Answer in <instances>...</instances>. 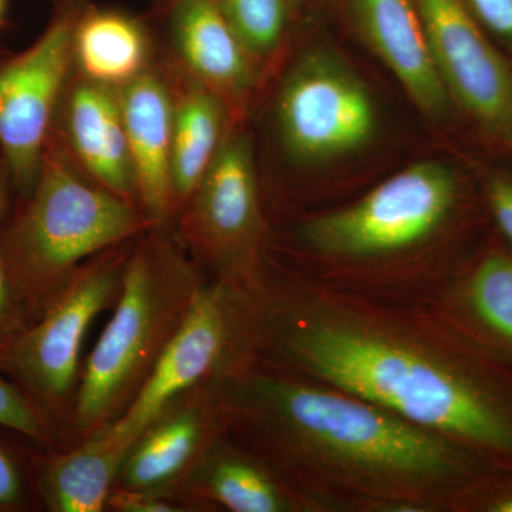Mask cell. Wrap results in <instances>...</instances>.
<instances>
[{
	"instance_id": "obj_1",
	"label": "cell",
	"mask_w": 512,
	"mask_h": 512,
	"mask_svg": "<svg viewBox=\"0 0 512 512\" xmlns=\"http://www.w3.org/2000/svg\"><path fill=\"white\" fill-rule=\"evenodd\" d=\"M237 353L376 404L512 476V363L429 306L264 265L242 292Z\"/></svg>"
},
{
	"instance_id": "obj_2",
	"label": "cell",
	"mask_w": 512,
	"mask_h": 512,
	"mask_svg": "<svg viewBox=\"0 0 512 512\" xmlns=\"http://www.w3.org/2000/svg\"><path fill=\"white\" fill-rule=\"evenodd\" d=\"M211 382L222 429L312 512H461L500 473L434 431L251 356L229 357Z\"/></svg>"
},
{
	"instance_id": "obj_3",
	"label": "cell",
	"mask_w": 512,
	"mask_h": 512,
	"mask_svg": "<svg viewBox=\"0 0 512 512\" xmlns=\"http://www.w3.org/2000/svg\"><path fill=\"white\" fill-rule=\"evenodd\" d=\"M490 222L456 168L420 161L350 204L306 217L293 232L302 275L399 305L429 306Z\"/></svg>"
},
{
	"instance_id": "obj_4",
	"label": "cell",
	"mask_w": 512,
	"mask_h": 512,
	"mask_svg": "<svg viewBox=\"0 0 512 512\" xmlns=\"http://www.w3.org/2000/svg\"><path fill=\"white\" fill-rule=\"evenodd\" d=\"M30 195L28 207L0 238V264L28 326L84 259L148 222L126 198L86 183L49 148Z\"/></svg>"
},
{
	"instance_id": "obj_5",
	"label": "cell",
	"mask_w": 512,
	"mask_h": 512,
	"mask_svg": "<svg viewBox=\"0 0 512 512\" xmlns=\"http://www.w3.org/2000/svg\"><path fill=\"white\" fill-rule=\"evenodd\" d=\"M201 284L170 251L144 247L127 262L119 298L84 367L74 427L84 437L126 410L187 315Z\"/></svg>"
},
{
	"instance_id": "obj_6",
	"label": "cell",
	"mask_w": 512,
	"mask_h": 512,
	"mask_svg": "<svg viewBox=\"0 0 512 512\" xmlns=\"http://www.w3.org/2000/svg\"><path fill=\"white\" fill-rule=\"evenodd\" d=\"M241 291L218 279L202 285L156 365L116 420L87 441L123 464L128 451L181 393L211 377L237 345Z\"/></svg>"
},
{
	"instance_id": "obj_7",
	"label": "cell",
	"mask_w": 512,
	"mask_h": 512,
	"mask_svg": "<svg viewBox=\"0 0 512 512\" xmlns=\"http://www.w3.org/2000/svg\"><path fill=\"white\" fill-rule=\"evenodd\" d=\"M276 116L289 156L306 164L362 150L377 130L365 82L329 49H313L295 64L279 92Z\"/></svg>"
},
{
	"instance_id": "obj_8",
	"label": "cell",
	"mask_w": 512,
	"mask_h": 512,
	"mask_svg": "<svg viewBox=\"0 0 512 512\" xmlns=\"http://www.w3.org/2000/svg\"><path fill=\"white\" fill-rule=\"evenodd\" d=\"M121 278L116 262L77 269L42 315L0 350V370L42 412L56 409L72 392L87 330L119 295Z\"/></svg>"
},
{
	"instance_id": "obj_9",
	"label": "cell",
	"mask_w": 512,
	"mask_h": 512,
	"mask_svg": "<svg viewBox=\"0 0 512 512\" xmlns=\"http://www.w3.org/2000/svg\"><path fill=\"white\" fill-rule=\"evenodd\" d=\"M434 67L454 106L512 150V60L464 0H414Z\"/></svg>"
},
{
	"instance_id": "obj_10",
	"label": "cell",
	"mask_w": 512,
	"mask_h": 512,
	"mask_svg": "<svg viewBox=\"0 0 512 512\" xmlns=\"http://www.w3.org/2000/svg\"><path fill=\"white\" fill-rule=\"evenodd\" d=\"M191 229L195 242L234 288H252L264 268V214L248 136L225 137L194 191Z\"/></svg>"
},
{
	"instance_id": "obj_11",
	"label": "cell",
	"mask_w": 512,
	"mask_h": 512,
	"mask_svg": "<svg viewBox=\"0 0 512 512\" xmlns=\"http://www.w3.org/2000/svg\"><path fill=\"white\" fill-rule=\"evenodd\" d=\"M72 13L57 16L35 45L0 66V147L18 190H35L57 100L74 57Z\"/></svg>"
},
{
	"instance_id": "obj_12",
	"label": "cell",
	"mask_w": 512,
	"mask_h": 512,
	"mask_svg": "<svg viewBox=\"0 0 512 512\" xmlns=\"http://www.w3.org/2000/svg\"><path fill=\"white\" fill-rule=\"evenodd\" d=\"M429 308L512 363V252L493 228L458 265Z\"/></svg>"
},
{
	"instance_id": "obj_13",
	"label": "cell",
	"mask_w": 512,
	"mask_h": 512,
	"mask_svg": "<svg viewBox=\"0 0 512 512\" xmlns=\"http://www.w3.org/2000/svg\"><path fill=\"white\" fill-rule=\"evenodd\" d=\"M357 29L370 49L431 120L454 106L434 67L414 0H350Z\"/></svg>"
},
{
	"instance_id": "obj_14",
	"label": "cell",
	"mask_w": 512,
	"mask_h": 512,
	"mask_svg": "<svg viewBox=\"0 0 512 512\" xmlns=\"http://www.w3.org/2000/svg\"><path fill=\"white\" fill-rule=\"evenodd\" d=\"M120 109L133 163L136 190L147 220L167 218L173 187L174 107L167 87L151 73H141L120 87Z\"/></svg>"
},
{
	"instance_id": "obj_15",
	"label": "cell",
	"mask_w": 512,
	"mask_h": 512,
	"mask_svg": "<svg viewBox=\"0 0 512 512\" xmlns=\"http://www.w3.org/2000/svg\"><path fill=\"white\" fill-rule=\"evenodd\" d=\"M171 23L181 59L205 87L220 96L247 92L249 53L215 0H177Z\"/></svg>"
},
{
	"instance_id": "obj_16",
	"label": "cell",
	"mask_w": 512,
	"mask_h": 512,
	"mask_svg": "<svg viewBox=\"0 0 512 512\" xmlns=\"http://www.w3.org/2000/svg\"><path fill=\"white\" fill-rule=\"evenodd\" d=\"M197 484L205 498L232 512H312L276 468L242 444H211Z\"/></svg>"
},
{
	"instance_id": "obj_17",
	"label": "cell",
	"mask_w": 512,
	"mask_h": 512,
	"mask_svg": "<svg viewBox=\"0 0 512 512\" xmlns=\"http://www.w3.org/2000/svg\"><path fill=\"white\" fill-rule=\"evenodd\" d=\"M70 141L103 188L126 198L136 188L119 94L92 82L77 87L69 104Z\"/></svg>"
},
{
	"instance_id": "obj_18",
	"label": "cell",
	"mask_w": 512,
	"mask_h": 512,
	"mask_svg": "<svg viewBox=\"0 0 512 512\" xmlns=\"http://www.w3.org/2000/svg\"><path fill=\"white\" fill-rule=\"evenodd\" d=\"M221 421L212 403L202 409L165 412L136 441L119 471L120 490L153 493L171 483L204 450Z\"/></svg>"
},
{
	"instance_id": "obj_19",
	"label": "cell",
	"mask_w": 512,
	"mask_h": 512,
	"mask_svg": "<svg viewBox=\"0 0 512 512\" xmlns=\"http://www.w3.org/2000/svg\"><path fill=\"white\" fill-rule=\"evenodd\" d=\"M74 57L89 82L126 86L144 73L147 40L137 22L117 12H92L77 22Z\"/></svg>"
},
{
	"instance_id": "obj_20",
	"label": "cell",
	"mask_w": 512,
	"mask_h": 512,
	"mask_svg": "<svg viewBox=\"0 0 512 512\" xmlns=\"http://www.w3.org/2000/svg\"><path fill=\"white\" fill-rule=\"evenodd\" d=\"M120 468L119 461L84 440L79 447L43 464L37 490L49 510L100 512L109 504Z\"/></svg>"
},
{
	"instance_id": "obj_21",
	"label": "cell",
	"mask_w": 512,
	"mask_h": 512,
	"mask_svg": "<svg viewBox=\"0 0 512 512\" xmlns=\"http://www.w3.org/2000/svg\"><path fill=\"white\" fill-rule=\"evenodd\" d=\"M225 110L220 94L194 87L174 109L173 187L175 197L188 198L207 173L224 136Z\"/></svg>"
},
{
	"instance_id": "obj_22",
	"label": "cell",
	"mask_w": 512,
	"mask_h": 512,
	"mask_svg": "<svg viewBox=\"0 0 512 512\" xmlns=\"http://www.w3.org/2000/svg\"><path fill=\"white\" fill-rule=\"evenodd\" d=\"M249 55L274 52L284 35L286 0H215Z\"/></svg>"
},
{
	"instance_id": "obj_23",
	"label": "cell",
	"mask_w": 512,
	"mask_h": 512,
	"mask_svg": "<svg viewBox=\"0 0 512 512\" xmlns=\"http://www.w3.org/2000/svg\"><path fill=\"white\" fill-rule=\"evenodd\" d=\"M0 370V427L47 446L50 430L42 410L16 383L9 382Z\"/></svg>"
},
{
	"instance_id": "obj_24",
	"label": "cell",
	"mask_w": 512,
	"mask_h": 512,
	"mask_svg": "<svg viewBox=\"0 0 512 512\" xmlns=\"http://www.w3.org/2000/svg\"><path fill=\"white\" fill-rule=\"evenodd\" d=\"M480 195L491 228L512 252V170H488L481 178Z\"/></svg>"
},
{
	"instance_id": "obj_25",
	"label": "cell",
	"mask_w": 512,
	"mask_h": 512,
	"mask_svg": "<svg viewBox=\"0 0 512 512\" xmlns=\"http://www.w3.org/2000/svg\"><path fill=\"white\" fill-rule=\"evenodd\" d=\"M478 25L512 60V0H464Z\"/></svg>"
},
{
	"instance_id": "obj_26",
	"label": "cell",
	"mask_w": 512,
	"mask_h": 512,
	"mask_svg": "<svg viewBox=\"0 0 512 512\" xmlns=\"http://www.w3.org/2000/svg\"><path fill=\"white\" fill-rule=\"evenodd\" d=\"M461 512H512V476L493 473L468 495Z\"/></svg>"
},
{
	"instance_id": "obj_27",
	"label": "cell",
	"mask_w": 512,
	"mask_h": 512,
	"mask_svg": "<svg viewBox=\"0 0 512 512\" xmlns=\"http://www.w3.org/2000/svg\"><path fill=\"white\" fill-rule=\"evenodd\" d=\"M26 483L18 460L0 444V511L19 508L25 503Z\"/></svg>"
},
{
	"instance_id": "obj_28",
	"label": "cell",
	"mask_w": 512,
	"mask_h": 512,
	"mask_svg": "<svg viewBox=\"0 0 512 512\" xmlns=\"http://www.w3.org/2000/svg\"><path fill=\"white\" fill-rule=\"evenodd\" d=\"M28 328L22 312H20L8 276L0 264V350L12 342L22 330Z\"/></svg>"
},
{
	"instance_id": "obj_29",
	"label": "cell",
	"mask_w": 512,
	"mask_h": 512,
	"mask_svg": "<svg viewBox=\"0 0 512 512\" xmlns=\"http://www.w3.org/2000/svg\"><path fill=\"white\" fill-rule=\"evenodd\" d=\"M109 504L114 510L124 512H175L180 508L160 498L154 497L146 491H128L119 490L117 493H111Z\"/></svg>"
},
{
	"instance_id": "obj_30",
	"label": "cell",
	"mask_w": 512,
	"mask_h": 512,
	"mask_svg": "<svg viewBox=\"0 0 512 512\" xmlns=\"http://www.w3.org/2000/svg\"><path fill=\"white\" fill-rule=\"evenodd\" d=\"M6 0H0V23H2L3 13H5Z\"/></svg>"
},
{
	"instance_id": "obj_31",
	"label": "cell",
	"mask_w": 512,
	"mask_h": 512,
	"mask_svg": "<svg viewBox=\"0 0 512 512\" xmlns=\"http://www.w3.org/2000/svg\"><path fill=\"white\" fill-rule=\"evenodd\" d=\"M2 210H3V192H2V187H0V214H2Z\"/></svg>"
}]
</instances>
